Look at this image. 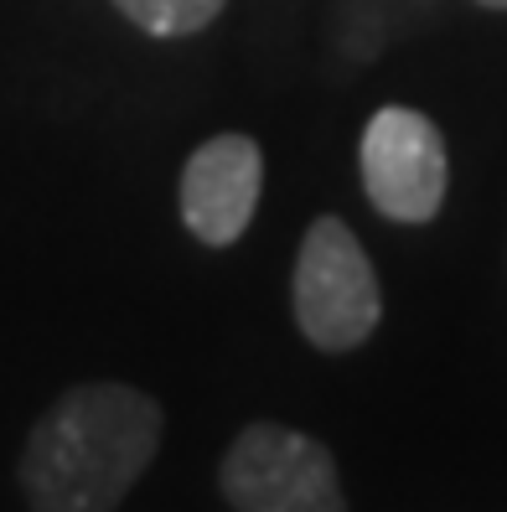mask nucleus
<instances>
[{
	"label": "nucleus",
	"instance_id": "nucleus-6",
	"mask_svg": "<svg viewBox=\"0 0 507 512\" xmlns=\"http://www.w3.org/2000/svg\"><path fill=\"white\" fill-rule=\"evenodd\" d=\"M114 6L151 37H192L223 11V0H114Z\"/></svg>",
	"mask_w": 507,
	"mask_h": 512
},
{
	"label": "nucleus",
	"instance_id": "nucleus-1",
	"mask_svg": "<svg viewBox=\"0 0 507 512\" xmlns=\"http://www.w3.org/2000/svg\"><path fill=\"white\" fill-rule=\"evenodd\" d=\"M161 445V409L130 383H83L63 394L21 450L32 512H114Z\"/></svg>",
	"mask_w": 507,
	"mask_h": 512
},
{
	"label": "nucleus",
	"instance_id": "nucleus-5",
	"mask_svg": "<svg viewBox=\"0 0 507 512\" xmlns=\"http://www.w3.org/2000/svg\"><path fill=\"white\" fill-rule=\"evenodd\" d=\"M264 182V156L249 135H218L192 150L182 171V218L213 249H228L244 238Z\"/></svg>",
	"mask_w": 507,
	"mask_h": 512
},
{
	"label": "nucleus",
	"instance_id": "nucleus-3",
	"mask_svg": "<svg viewBox=\"0 0 507 512\" xmlns=\"http://www.w3.org/2000/svg\"><path fill=\"white\" fill-rule=\"evenodd\" d=\"M218 481L233 512H347L332 450L270 419L228 445Z\"/></svg>",
	"mask_w": 507,
	"mask_h": 512
},
{
	"label": "nucleus",
	"instance_id": "nucleus-4",
	"mask_svg": "<svg viewBox=\"0 0 507 512\" xmlns=\"http://www.w3.org/2000/svg\"><path fill=\"white\" fill-rule=\"evenodd\" d=\"M363 187L394 223H430L445 202V140L425 114L378 109L363 130Z\"/></svg>",
	"mask_w": 507,
	"mask_h": 512
},
{
	"label": "nucleus",
	"instance_id": "nucleus-7",
	"mask_svg": "<svg viewBox=\"0 0 507 512\" xmlns=\"http://www.w3.org/2000/svg\"><path fill=\"white\" fill-rule=\"evenodd\" d=\"M476 6H487V11H507V0H476Z\"/></svg>",
	"mask_w": 507,
	"mask_h": 512
},
{
	"label": "nucleus",
	"instance_id": "nucleus-2",
	"mask_svg": "<svg viewBox=\"0 0 507 512\" xmlns=\"http://www.w3.org/2000/svg\"><path fill=\"white\" fill-rule=\"evenodd\" d=\"M295 326L321 352H352L373 337L383 316L378 275L342 218H316L295 254Z\"/></svg>",
	"mask_w": 507,
	"mask_h": 512
}]
</instances>
